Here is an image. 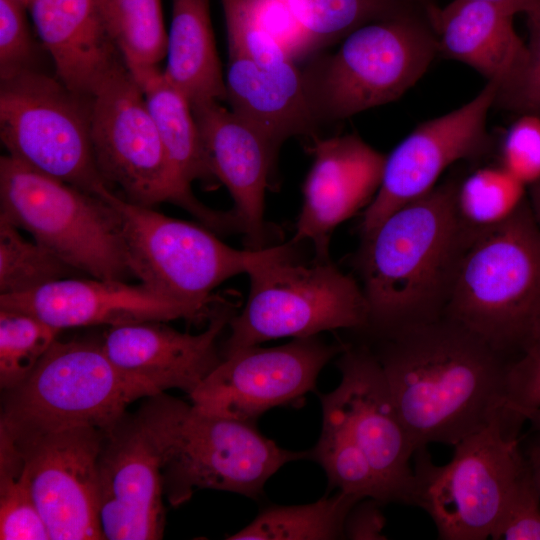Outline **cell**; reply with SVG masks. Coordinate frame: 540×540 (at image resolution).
Returning a JSON list of instances; mask_svg holds the SVG:
<instances>
[{
    "instance_id": "6da1fadb",
    "label": "cell",
    "mask_w": 540,
    "mask_h": 540,
    "mask_svg": "<svg viewBox=\"0 0 540 540\" xmlns=\"http://www.w3.org/2000/svg\"><path fill=\"white\" fill-rule=\"evenodd\" d=\"M378 340L373 352L415 450L501 422L509 360L484 339L443 316Z\"/></svg>"
},
{
    "instance_id": "7a4b0ae2",
    "label": "cell",
    "mask_w": 540,
    "mask_h": 540,
    "mask_svg": "<svg viewBox=\"0 0 540 540\" xmlns=\"http://www.w3.org/2000/svg\"><path fill=\"white\" fill-rule=\"evenodd\" d=\"M458 179L437 184L361 237L355 264L368 304L364 331L377 339L444 316L460 260L478 234L457 214Z\"/></svg>"
},
{
    "instance_id": "3957f363",
    "label": "cell",
    "mask_w": 540,
    "mask_h": 540,
    "mask_svg": "<svg viewBox=\"0 0 540 540\" xmlns=\"http://www.w3.org/2000/svg\"><path fill=\"white\" fill-rule=\"evenodd\" d=\"M433 6L414 1L368 22L303 68L320 126L395 101L422 78L439 54Z\"/></svg>"
},
{
    "instance_id": "277c9868",
    "label": "cell",
    "mask_w": 540,
    "mask_h": 540,
    "mask_svg": "<svg viewBox=\"0 0 540 540\" xmlns=\"http://www.w3.org/2000/svg\"><path fill=\"white\" fill-rule=\"evenodd\" d=\"M540 310V226L528 198L478 233L458 265L444 316L510 360Z\"/></svg>"
},
{
    "instance_id": "5b68a950",
    "label": "cell",
    "mask_w": 540,
    "mask_h": 540,
    "mask_svg": "<svg viewBox=\"0 0 540 540\" xmlns=\"http://www.w3.org/2000/svg\"><path fill=\"white\" fill-rule=\"evenodd\" d=\"M295 246L290 241L270 247L248 271L249 296L229 321L222 357L272 339L366 329L369 312L361 285L330 259L297 261Z\"/></svg>"
},
{
    "instance_id": "8992f818",
    "label": "cell",
    "mask_w": 540,
    "mask_h": 540,
    "mask_svg": "<svg viewBox=\"0 0 540 540\" xmlns=\"http://www.w3.org/2000/svg\"><path fill=\"white\" fill-rule=\"evenodd\" d=\"M0 216L77 272L116 281L132 276L120 218L108 201L8 154L0 158Z\"/></svg>"
},
{
    "instance_id": "52a82bcc",
    "label": "cell",
    "mask_w": 540,
    "mask_h": 540,
    "mask_svg": "<svg viewBox=\"0 0 540 540\" xmlns=\"http://www.w3.org/2000/svg\"><path fill=\"white\" fill-rule=\"evenodd\" d=\"M4 393L0 426L15 435L73 427L107 432L131 403L156 395L121 372L100 342L58 339L30 376Z\"/></svg>"
},
{
    "instance_id": "ba28073f",
    "label": "cell",
    "mask_w": 540,
    "mask_h": 540,
    "mask_svg": "<svg viewBox=\"0 0 540 540\" xmlns=\"http://www.w3.org/2000/svg\"><path fill=\"white\" fill-rule=\"evenodd\" d=\"M91 140L102 178L110 189L112 185L119 187L125 200L151 208L170 202L189 211L211 230H239L232 211L208 208L178 179L143 92L127 65L94 96Z\"/></svg>"
},
{
    "instance_id": "9c48e42d",
    "label": "cell",
    "mask_w": 540,
    "mask_h": 540,
    "mask_svg": "<svg viewBox=\"0 0 540 540\" xmlns=\"http://www.w3.org/2000/svg\"><path fill=\"white\" fill-rule=\"evenodd\" d=\"M116 210L132 276L152 290L213 311V290L248 271L269 253L233 248L209 228L131 203L104 186L97 194Z\"/></svg>"
},
{
    "instance_id": "30bf717a",
    "label": "cell",
    "mask_w": 540,
    "mask_h": 540,
    "mask_svg": "<svg viewBox=\"0 0 540 540\" xmlns=\"http://www.w3.org/2000/svg\"><path fill=\"white\" fill-rule=\"evenodd\" d=\"M414 456L413 505L443 540L491 538L526 468L520 438L508 436L500 421L456 443L445 465L433 463L427 447Z\"/></svg>"
},
{
    "instance_id": "8fae6325",
    "label": "cell",
    "mask_w": 540,
    "mask_h": 540,
    "mask_svg": "<svg viewBox=\"0 0 540 540\" xmlns=\"http://www.w3.org/2000/svg\"><path fill=\"white\" fill-rule=\"evenodd\" d=\"M163 487L171 505L195 489H214L258 498L267 480L309 452L283 449L255 423L209 415L168 396Z\"/></svg>"
},
{
    "instance_id": "7c38bea8",
    "label": "cell",
    "mask_w": 540,
    "mask_h": 540,
    "mask_svg": "<svg viewBox=\"0 0 540 540\" xmlns=\"http://www.w3.org/2000/svg\"><path fill=\"white\" fill-rule=\"evenodd\" d=\"M93 99L40 69L2 80L0 138L8 155L97 195L107 184L91 140Z\"/></svg>"
},
{
    "instance_id": "4fadbf2b",
    "label": "cell",
    "mask_w": 540,
    "mask_h": 540,
    "mask_svg": "<svg viewBox=\"0 0 540 540\" xmlns=\"http://www.w3.org/2000/svg\"><path fill=\"white\" fill-rule=\"evenodd\" d=\"M167 395L146 398L107 432L98 460L99 517L105 539H161Z\"/></svg>"
},
{
    "instance_id": "5bb4252c",
    "label": "cell",
    "mask_w": 540,
    "mask_h": 540,
    "mask_svg": "<svg viewBox=\"0 0 540 540\" xmlns=\"http://www.w3.org/2000/svg\"><path fill=\"white\" fill-rule=\"evenodd\" d=\"M345 345L314 335L277 347L242 348L224 356L189 395L192 406L205 414L255 423L267 410L315 391L320 371Z\"/></svg>"
},
{
    "instance_id": "9a60e30c",
    "label": "cell",
    "mask_w": 540,
    "mask_h": 540,
    "mask_svg": "<svg viewBox=\"0 0 540 540\" xmlns=\"http://www.w3.org/2000/svg\"><path fill=\"white\" fill-rule=\"evenodd\" d=\"M499 89L496 82L488 81L464 105L420 123L386 155L380 186L363 213L361 237L403 205L429 192L449 166L481 158L490 151L487 118Z\"/></svg>"
},
{
    "instance_id": "2e32d148",
    "label": "cell",
    "mask_w": 540,
    "mask_h": 540,
    "mask_svg": "<svg viewBox=\"0 0 540 540\" xmlns=\"http://www.w3.org/2000/svg\"><path fill=\"white\" fill-rule=\"evenodd\" d=\"M8 432L26 458L33 496L50 540L105 539L98 486L105 432L94 427L31 435Z\"/></svg>"
},
{
    "instance_id": "e0dca14e",
    "label": "cell",
    "mask_w": 540,
    "mask_h": 540,
    "mask_svg": "<svg viewBox=\"0 0 540 540\" xmlns=\"http://www.w3.org/2000/svg\"><path fill=\"white\" fill-rule=\"evenodd\" d=\"M339 385L324 394L339 409L379 482L384 504L413 505L415 449L393 402L382 368L367 345H345Z\"/></svg>"
},
{
    "instance_id": "ac0fdd59",
    "label": "cell",
    "mask_w": 540,
    "mask_h": 540,
    "mask_svg": "<svg viewBox=\"0 0 540 540\" xmlns=\"http://www.w3.org/2000/svg\"><path fill=\"white\" fill-rule=\"evenodd\" d=\"M0 308L22 311L63 330L147 321L209 320L213 311L162 295L146 285L98 278H64L34 290L0 295Z\"/></svg>"
},
{
    "instance_id": "d6986e66",
    "label": "cell",
    "mask_w": 540,
    "mask_h": 540,
    "mask_svg": "<svg viewBox=\"0 0 540 540\" xmlns=\"http://www.w3.org/2000/svg\"><path fill=\"white\" fill-rule=\"evenodd\" d=\"M233 308L221 298L200 334L147 321L109 327L100 343L121 372L155 394L180 389L190 395L223 359L217 340L235 314Z\"/></svg>"
},
{
    "instance_id": "ffe728a7",
    "label": "cell",
    "mask_w": 540,
    "mask_h": 540,
    "mask_svg": "<svg viewBox=\"0 0 540 540\" xmlns=\"http://www.w3.org/2000/svg\"><path fill=\"white\" fill-rule=\"evenodd\" d=\"M310 151L313 163L303 185V203L291 241L311 242L314 258L328 260L332 232L374 198L386 155L357 134L314 137Z\"/></svg>"
},
{
    "instance_id": "44dd1931",
    "label": "cell",
    "mask_w": 540,
    "mask_h": 540,
    "mask_svg": "<svg viewBox=\"0 0 540 540\" xmlns=\"http://www.w3.org/2000/svg\"><path fill=\"white\" fill-rule=\"evenodd\" d=\"M212 171L230 192L247 249L266 248L265 191L276 155L245 119L219 101L192 106Z\"/></svg>"
},
{
    "instance_id": "7402d4cb",
    "label": "cell",
    "mask_w": 540,
    "mask_h": 540,
    "mask_svg": "<svg viewBox=\"0 0 540 540\" xmlns=\"http://www.w3.org/2000/svg\"><path fill=\"white\" fill-rule=\"evenodd\" d=\"M28 8L55 76L74 93L94 98L126 66L96 1L34 0Z\"/></svg>"
},
{
    "instance_id": "603a6c76",
    "label": "cell",
    "mask_w": 540,
    "mask_h": 540,
    "mask_svg": "<svg viewBox=\"0 0 540 540\" xmlns=\"http://www.w3.org/2000/svg\"><path fill=\"white\" fill-rule=\"evenodd\" d=\"M225 87L230 109L267 140L276 156L290 137H316L320 125L298 64L261 66L247 57L228 56Z\"/></svg>"
},
{
    "instance_id": "cb8c5ba5",
    "label": "cell",
    "mask_w": 540,
    "mask_h": 540,
    "mask_svg": "<svg viewBox=\"0 0 540 540\" xmlns=\"http://www.w3.org/2000/svg\"><path fill=\"white\" fill-rule=\"evenodd\" d=\"M429 15L439 54L496 82L498 94L515 83L526 64L528 44L515 30L513 11L488 2L453 0Z\"/></svg>"
},
{
    "instance_id": "d4e9b609",
    "label": "cell",
    "mask_w": 540,
    "mask_h": 540,
    "mask_svg": "<svg viewBox=\"0 0 540 540\" xmlns=\"http://www.w3.org/2000/svg\"><path fill=\"white\" fill-rule=\"evenodd\" d=\"M163 73L191 106L226 102L225 76L210 18V0H172Z\"/></svg>"
},
{
    "instance_id": "484cf974",
    "label": "cell",
    "mask_w": 540,
    "mask_h": 540,
    "mask_svg": "<svg viewBox=\"0 0 540 540\" xmlns=\"http://www.w3.org/2000/svg\"><path fill=\"white\" fill-rule=\"evenodd\" d=\"M130 72L143 92L147 108L178 179L189 189L195 180L214 186L217 178L212 171L188 99L167 80L158 66Z\"/></svg>"
},
{
    "instance_id": "4316f807",
    "label": "cell",
    "mask_w": 540,
    "mask_h": 540,
    "mask_svg": "<svg viewBox=\"0 0 540 540\" xmlns=\"http://www.w3.org/2000/svg\"><path fill=\"white\" fill-rule=\"evenodd\" d=\"M361 498L340 491L316 502L270 506L229 540H335L343 539L347 513Z\"/></svg>"
},
{
    "instance_id": "83f0119b",
    "label": "cell",
    "mask_w": 540,
    "mask_h": 540,
    "mask_svg": "<svg viewBox=\"0 0 540 540\" xmlns=\"http://www.w3.org/2000/svg\"><path fill=\"white\" fill-rule=\"evenodd\" d=\"M320 400L322 431L316 446L309 451V457L323 467L331 487L361 499L374 498L384 504L375 473L345 418L324 394L320 395Z\"/></svg>"
},
{
    "instance_id": "f1b7e54d",
    "label": "cell",
    "mask_w": 540,
    "mask_h": 540,
    "mask_svg": "<svg viewBox=\"0 0 540 540\" xmlns=\"http://www.w3.org/2000/svg\"><path fill=\"white\" fill-rule=\"evenodd\" d=\"M315 53L418 0H277Z\"/></svg>"
},
{
    "instance_id": "f546056e",
    "label": "cell",
    "mask_w": 540,
    "mask_h": 540,
    "mask_svg": "<svg viewBox=\"0 0 540 540\" xmlns=\"http://www.w3.org/2000/svg\"><path fill=\"white\" fill-rule=\"evenodd\" d=\"M526 198L523 183L501 165H489L458 179L455 207L464 225L480 233L508 220Z\"/></svg>"
},
{
    "instance_id": "4dcf8cb0",
    "label": "cell",
    "mask_w": 540,
    "mask_h": 540,
    "mask_svg": "<svg viewBox=\"0 0 540 540\" xmlns=\"http://www.w3.org/2000/svg\"><path fill=\"white\" fill-rule=\"evenodd\" d=\"M0 539L50 540L36 505L26 458L0 427Z\"/></svg>"
},
{
    "instance_id": "1f68e13d",
    "label": "cell",
    "mask_w": 540,
    "mask_h": 540,
    "mask_svg": "<svg viewBox=\"0 0 540 540\" xmlns=\"http://www.w3.org/2000/svg\"><path fill=\"white\" fill-rule=\"evenodd\" d=\"M103 13L130 71L158 66L166 57L160 0H106Z\"/></svg>"
},
{
    "instance_id": "d6a6232c",
    "label": "cell",
    "mask_w": 540,
    "mask_h": 540,
    "mask_svg": "<svg viewBox=\"0 0 540 540\" xmlns=\"http://www.w3.org/2000/svg\"><path fill=\"white\" fill-rule=\"evenodd\" d=\"M0 216V295L19 294L71 277L70 265Z\"/></svg>"
},
{
    "instance_id": "836d02e7",
    "label": "cell",
    "mask_w": 540,
    "mask_h": 540,
    "mask_svg": "<svg viewBox=\"0 0 540 540\" xmlns=\"http://www.w3.org/2000/svg\"><path fill=\"white\" fill-rule=\"evenodd\" d=\"M61 331L31 314L0 308V386L4 392L30 376Z\"/></svg>"
},
{
    "instance_id": "e575fe53",
    "label": "cell",
    "mask_w": 540,
    "mask_h": 540,
    "mask_svg": "<svg viewBox=\"0 0 540 540\" xmlns=\"http://www.w3.org/2000/svg\"><path fill=\"white\" fill-rule=\"evenodd\" d=\"M540 408V310L518 352L509 360L502 426L520 437L526 415Z\"/></svg>"
},
{
    "instance_id": "d590c367",
    "label": "cell",
    "mask_w": 540,
    "mask_h": 540,
    "mask_svg": "<svg viewBox=\"0 0 540 540\" xmlns=\"http://www.w3.org/2000/svg\"><path fill=\"white\" fill-rule=\"evenodd\" d=\"M27 8L13 0H0V80L36 67L37 48L28 26Z\"/></svg>"
},
{
    "instance_id": "8d00e7d4",
    "label": "cell",
    "mask_w": 540,
    "mask_h": 540,
    "mask_svg": "<svg viewBox=\"0 0 540 540\" xmlns=\"http://www.w3.org/2000/svg\"><path fill=\"white\" fill-rule=\"evenodd\" d=\"M499 165L526 187L540 180V117L521 114L502 138Z\"/></svg>"
},
{
    "instance_id": "74e56055",
    "label": "cell",
    "mask_w": 540,
    "mask_h": 540,
    "mask_svg": "<svg viewBox=\"0 0 540 540\" xmlns=\"http://www.w3.org/2000/svg\"><path fill=\"white\" fill-rule=\"evenodd\" d=\"M491 539L540 540V495L527 464Z\"/></svg>"
},
{
    "instance_id": "f35d334b",
    "label": "cell",
    "mask_w": 540,
    "mask_h": 540,
    "mask_svg": "<svg viewBox=\"0 0 540 540\" xmlns=\"http://www.w3.org/2000/svg\"><path fill=\"white\" fill-rule=\"evenodd\" d=\"M526 64L515 83L498 94L496 103L516 113L540 117V24L530 28Z\"/></svg>"
},
{
    "instance_id": "ab89813d",
    "label": "cell",
    "mask_w": 540,
    "mask_h": 540,
    "mask_svg": "<svg viewBox=\"0 0 540 540\" xmlns=\"http://www.w3.org/2000/svg\"><path fill=\"white\" fill-rule=\"evenodd\" d=\"M383 504L374 498H364L356 502L344 521L343 539L385 540L383 529L386 518L381 509Z\"/></svg>"
},
{
    "instance_id": "60d3db41",
    "label": "cell",
    "mask_w": 540,
    "mask_h": 540,
    "mask_svg": "<svg viewBox=\"0 0 540 540\" xmlns=\"http://www.w3.org/2000/svg\"><path fill=\"white\" fill-rule=\"evenodd\" d=\"M520 445L527 467L540 495V432L531 431L529 436L520 437Z\"/></svg>"
},
{
    "instance_id": "b9f144b4",
    "label": "cell",
    "mask_w": 540,
    "mask_h": 540,
    "mask_svg": "<svg viewBox=\"0 0 540 540\" xmlns=\"http://www.w3.org/2000/svg\"><path fill=\"white\" fill-rule=\"evenodd\" d=\"M497 4L508 8L515 14L524 13L528 18L529 29L540 24V0H473Z\"/></svg>"
},
{
    "instance_id": "7bdbcfd3",
    "label": "cell",
    "mask_w": 540,
    "mask_h": 540,
    "mask_svg": "<svg viewBox=\"0 0 540 540\" xmlns=\"http://www.w3.org/2000/svg\"><path fill=\"white\" fill-rule=\"evenodd\" d=\"M529 203L540 226V180L529 186Z\"/></svg>"
},
{
    "instance_id": "ee69618b",
    "label": "cell",
    "mask_w": 540,
    "mask_h": 540,
    "mask_svg": "<svg viewBox=\"0 0 540 540\" xmlns=\"http://www.w3.org/2000/svg\"><path fill=\"white\" fill-rule=\"evenodd\" d=\"M526 422L530 423L531 431L540 432V408L530 411L526 415Z\"/></svg>"
},
{
    "instance_id": "f6af8a7d",
    "label": "cell",
    "mask_w": 540,
    "mask_h": 540,
    "mask_svg": "<svg viewBox=\"0 0 540 540\" xmlns=\"http://www.w3.org/2000/svg\"><path fill=\"white\" fill-rule=\"evenodd\" d=\"M13 1H16L20 4H22L23 6H25L26 8H28L30 6V4L34 1V0H13Z\"/></svg>"
},
{
    "instance_id": "bcb514c9",
    "label": "cell",
    "mask_w": 540,
    "mask_h": 540,
    "mask_svg": "<svg viewBox=\"0 0 540 540\" xmlns=\"http://www.w3.org/2000/svg\"><path fill=\"white\" fill-rule=\"evenodd\" d=\"M94 1H96L101 6V8L103 10V7L105 5L106 0H94Z\"/></svg>"
},
{
    "instance_id": "7dc6e473",
    "label": "cell",
    "mask_w": 540,
    "mask_h": 540,
    "mask_svg": "<svg viewBox=\"0 0 540 540\" xmlns=\"http://www.w3.org/2000/svg\"><path fill=\"white\" fill-rule=\"evenodd\" d=\"M421 1L422 3L426 4V5H433V1L432 0H419Z\"/></svg>"
}]
</instances>
